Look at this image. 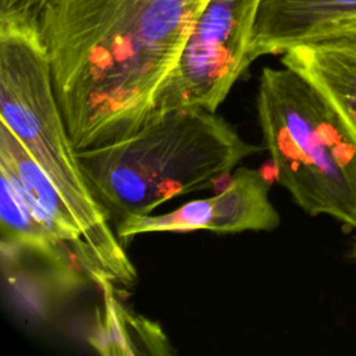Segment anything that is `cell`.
Wrapping results in <instances>:
<instances>
[{"mask_svg": "<svg viewBox=\"0 0 356 356\" xmlns=\"http://www.w3.org/2000/svg\"><path fill=\"white\" fill-rule=\"evenodd\" d=\"M261 150L217 113L179 108L152 113L131 135L78 150V160L96 199L118 222L213 188Z\"/></svg>", "mask_w": 356, "mask_h": 356, "instance_id": "cell-2", "label": "cell"}, {"mask_svg": "<svg viewBox=\"0 0 356 356\" xmlns=\"http://www.w3.org/2000/svg\"><path fill=\"white\" fill-rule=\"evenodd\" d=\"M259 3H206L174 67L156 89L150 114L179 108L217 111L250 65L248 49Z\"/></svg>", "mask_w": 356, "mask_h": 356, "instance_id": "cell-5", "label": "cell"}, {"mask_svg": "<svg viewBox=\"0 0 356 356\" xmlns=\"http://www.w3.org/2000/svg\"><path fill=\"white\" fill-rule=\"evenodd\" d=\"M0 168L14 178L39 221L54 236L78 249L103 277L89 254L72 209L28 153L19 138L3 121H0Z\"/></svg>", "mask_w": 356, "mask_h": 356, "instance_id": "cell-9", "label": "cell"}, {"mask_svg": "<svg viewBox=\"0 0 356 356\" xmlns=\"http://www.w3.org/2000/svg\"><path fill=\"white\" fill-rule=\"evenodd\" d=\"M256 110L277 181L292 200L356 231V142L328 100L298 71L264 67Z\"/></svg>", "mask_w": 356, "mask_h": 356, "instance_id": "cell-4", "label": "cell"}, {"mask_svg": "<svg viewBox=\"0 0 356 356\" xmlns=\"http://www.w3.org/2000/svg\"><path fill=\"white\" fill-rule=\"evenodd\" d=\"M102 309L97 310L89 342L102 355L168 353V342L156 323L129 313L117 299L114 282L100 277Z\"/></svg>", "mask_w": 356, "mask_h": 356, "instance_id": "cell-10", "label": "cell"}, {"mask_svg": "<svg viewBox=\"0 0 356 356\" xmlns=\"http://www.w3.org/2000/svg\"><path fill=\"white\" fill-rule=\"evenodd\" d=\"M281 64L321 92L356 142V29L291 49Z\"/></svg>", "mask_w": 356, "mask_h": 356, "instance_id": "cell-8", "label": "cell"}, {"mask_svg": "<svg viewBox=\"0 0 356 356\" xmlns=\"http://www.w3.org/2000/svg\"><path fill=\"white\" fill-rule=\"evenodd\" d=\"M350 257H352V260L356 263V239H355V242H353V246H352V252H350Z\"/></svg>", "mask_w": 356, "mask_h": 356, "instance_id": "cell-12", "label": "cell"}, {"mask_svg": "<svg viewBox=\"0 0 356 356\" xmlns=\"http://www.w3.org/2000/svg\"><path fill=\"white\" fill-rule=\"evenodd\" d=\"M356 29V0H260L248 61Z\"/></svg>", "mask_w": 356, "mask_h": 356, "instance_id": "cell-7", "label": "cell"}, {"mask_svg": "<svg viewBox=\"0 0 356 356\" xmlns=\"http://www.w3.org/2000/svg\"><path fill=\"white\" fill-rule=\"evenodd\" d=\"M53 0H0V24L39 25L40 15Z\"/></svg>", "mask_w": 356, "mask_h": 356, "instance_id": "cell-11", "label": "cell"}, {"mask_svg": "<svg viewBox=\"0 0 356 356\" xmlns=\"http://www.w3.org/2000/svg\"><path fill=\"white\" fill-rule=\"evenodd\" d=\"M209 0H53L39 19L76 150L135 132Z\"/></svg>", "mask_w": 356, "mask_h": 356, "instance_id": "cell-1", "label": "cell"}, {"mask_svg": "<svg viewBox=\"0 0 356 356\" xmlns=\"http://www.w3.org/2000/svg\"><path fill=\"white\" fill-rule=\"evenodd\" d=\"M281 218L270 199V185L261 171L241 167L216 195L191 200L163 214L127 216L115 224L121 241L154 232L209 229L218 234L274 231Z\"/></svg>", "mask_w": 356, "mask_h": 356, "instance_id": "cell-6", "label": "cell"}, {"mask_svg": "<svg viewBox=\"0 0 356 356\" xmlns=\"http://www.w3.org/2000/svg\"><path fill=\"white\" fill-rule=\"evenodd\" d=\"M0 121L19 138L72 209L99 273L115 285L132 286L136 270L79 164L39 25L0 24Z\"/></svg>", "mask_w": 356, "mask_h": 356, "instance_id": "cell-3", "label": "cell"}]
</instances>
